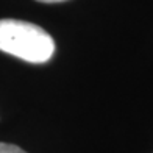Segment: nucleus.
<instances>
[{"mask_svg":"<svg viewBox=\"0 0 153 153\" xmlns=\"http://www.w3.org/2000/svg\"><path fill=\"white\" fill-rule=\"evenodd\" d=\"M38 2H42V3H59V2H66V0H38Z\"/></svg>","mask_w":153,"mask_h":153,"instance_id":"nucleus-3","label":"nucleus"},{"mask_svg":"<svg viewBox=\"0 0 153 153\" xmlns=\"http://www.w3.org/2000/svg\"><path fill=\"white\" fill-rule=\"evenodd\" d=\"M0 50L27 62H47L55 53V41L44 28L17 19H0Z\"/></svg>","mask_w":153,"mask_h":153,"instance_id":"nucleus-1","label":"nucleus"},{"mask_svg":"<svg viewBox=\"0 0 153 153\" xmlns=\"http://www.w3.org/2000/svg\"><path fill=\"white\" fill-rule=\"evenodd\" d=\"M0 153H27V152H24L20 147H17V145L0 142Z\"/></svg>","mask_w":153,"mask_h":153,"instance_id":"nucleus-2","label":"nucleus"}]
</instances>
